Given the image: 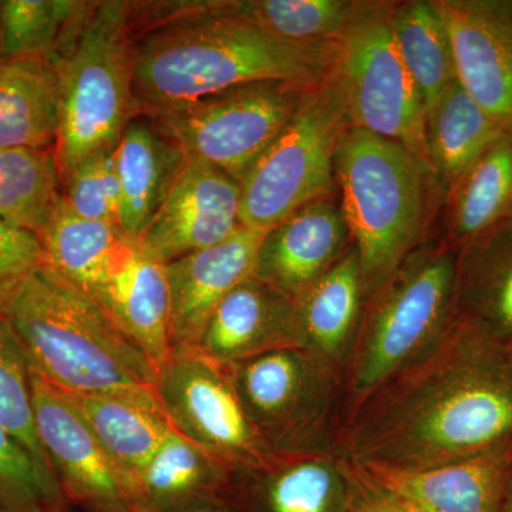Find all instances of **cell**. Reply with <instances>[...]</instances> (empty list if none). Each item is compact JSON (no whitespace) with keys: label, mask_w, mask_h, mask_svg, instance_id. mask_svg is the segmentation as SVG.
Segmentation results:
<instances>
[{"label":"cell","mask_w":512,"mask_h":512,"mask_svg":"<svg viewBox=\"0 0 512 512\" xmlns=\"http://www.w3.org/2000/svg\"><path fill=\"white\" fill-rule=\"evenodd\" d=\"M510 446V348L457 311L429 348L355 404L343 434L349 463L403 470Z\"/></svg>","instance_id":"1"},{"label":"cell","mask_w":512,"mask_h":512,"mask_svg":"<svg viewBox=\"0 0 512 512\" xmlns=\"http://www.w3.org/2000/svg\"><path fill=\"white\" fill-rule=\"evenodd\" d=\"M133 96L157 116L256 82L315 87L332 73L338 43L299 45L266 32L238 2H133Z\"/></svg>","instance_id":"2"},{"label":"cell","mask_w":512,"mask_h":512,"mask_svg":"<svg viewBox=\"0 0 512 512\" xmlns=\"http://www.w3.org/2000/svg\"><path fill=\"white\" fill-rule=\"evenodd\" d=\"M30 369L67 394L154 392L157 370L97 303L40 269L0 313Z\"/></svg>","instance_id":"3"},{"label":"cell","mask_w":512,"mask_h":512,"mask_svg":"<svg viewBox=\"0 0 512 512\" xmlns=\"http://www.w3.org/2000/svg\"><path fill=\"white\" fill-rule=\"evenodd\" d=\"M335 175L367 298L426 241L434 187L441 188L402 144L355 127L340 143Z\"/></svg>","instance_id":"4"},{"label":"cell","mask_w":512,"mask_h":512,"mask_svg":"<svg viewBox=\"0 0 512 512\" xmlns=\"http://www.w3.org/2000/svg\"><path fill=\"white\" fill-rule=\"evenodd\" d=\"M457 256L443 239H426L367 296L350 349L356 403L429 348L456 315Z\"/></svg>","instance_id":"5"},{"label":"cell","mask_w":512,"mask_h":512,"mask_svg":"<svg viewBox=\"0 0 512 512\" xmlns=\"http://www.w3.org/2000/svg\"><path fill=\"white\" fill-rule=\"evenodd\" d=\"M131 2H93L73 45L53 66L59 82L60 177L111 150L137 116L133 96Z\"/></svg>","instance_id":"6"},{"label":"cell","mask_w":512,"mask_h":512,"mask_svg":"<svg viewBox=\"0 0 512 512\" xmlns=\"http://www.w3.org/2000/svg\"><path fill=\"white\" fill-rule=\"evenodd\" d=\"M350 127L330 73L241 181V225L268 231L303 205L333 198L336 154Z\"/></svg>","instance_id":"7"},{"label":"cell","mask_w":512,"mask_h":512,"mask_svg":"<svg viewBox=\"0 0 512 512\" xmlns=\"http://www.w3.org/2000/svg\"><path fill=\"white\" fill-rule=\"evenodd\" d=\"M392 2H362L338 43L332 77L350 126L396 141L431 167L427 113L390 23Z\"/></svg>","instance_id":"8"},{"label":"cell","mask_w":512,"mask_h":512,"mask_svg":"<svg viewBox=\"0 0 512 512\" xmlns=\"http://www.w3.org/2000/svg\"><path fill=\"white\" fill-rule=\"evenodd\" d=\"M315 87L249 83L148 117L185 156L214 165L241 184Z\"/></svg>","instance_id":"9"},{"label":"cell","mask_w":512,"mask_h":512,"mask_svg":"<svg viewBox=\"0 0 512 512\" xmlns=\"http://www.w3.org/2000/svg\"><path fill=\"white\" fill-rule=\"evenodd\" d=\"M171 429L231 470L265 471L279 460L256 433L228 366L198 349L177 350L154 384Z\"/></svg>","instance_id":"10"},{"label":"cell","mask_w":512,"mask_h":512,"mask_svg":"<svg viewBox=\"0 0 512 512\" xmlns=\"http://www.w3.org/2000/svg\"><path fill=\"white\" fill-rule=\"evenodd\" d=\"M228 367L265 446L278 457L302 454L325 419L332 366L308 348H292Z\"/></svg>","instance_id":"11"},{"label":"cell","mask_w":512,"mask_h":512,"mask_svg":"<svg viewBox=\"0 0 512 512\" xmlns=\"http://www.w3.org/2000/svg\"><path fill=\"white\" fill-rule=\"evenodd\" d=\"M32 387L37 437L64 498L87 512H138L126 474L73 404L35 372Z\"/></svg>","instance_id":"12"},{"label":"cell","mask_w":512,"mask_h":512,"mask_svg":"<svg viewBox=\"0 0 512 512\" xmlns=\"http://www.w3.org/2000/svg\"><path fill=\"white\" fill-rule=\"evenodd\" d=\"M239 227L241 184L220 168L187 157L138 242L167 265L221 244Z\"/></svg>","instance_id":"13"},{"label":"cell","mask_w":512,"mask_h":512,"mask_svg":"<svg viewBox=\"0 0 512 512\" xmlns=\"http://www.w3.org/2000/svg\"><path fill=\"white\" fill-rule=\"evenodd\" d=\"M433 2L450 37L457 82L512 131V2Z\"/></svg>","instance_id":"14"},{"label":"cell","mask_w":512,"mask_h":512,"mask_svg":"<svg viewBox=\"0 0 512 512\" xmlns=\"http://www.w3.org/2000/svg\"><path fill=\"white\" fill-rule=\"evenodd\" d=\"M266 231L241 225L221 244L167 264L171 353L197 349L211 316L229 292L254 275Z\"/></svg>","instance_id":"15"},{"label":"cell","mask_w":512,"mask_h":512,"mask_svg":"<svg viewBox=\"0 0 512 512\" xmlns=\"http://www.w3.org/2000/svg\"><path fill=\"white\" fill-rule=\"evenodd\" d=\"M349 464L370 483L424 512H501L512 488V446L413 470Z\"/></svg>","instance_id":"16"},{"label":"cell","mask_w":512,"mask_h":512,"mask_svg":"<svg viewBox=\"0 0 512 512\" xmlns=\"http://www.w3.org/2000/svg\"><path fill=\"white\" fill-rule=\"evenodd\" d=\"M353 247L340 205L309 202L265 232L254 275L295 299Z\"/></svg>","instance_id":"17"},{"label":"cell","mask_w":512,"mask_h":512,"mask_svg":"<svg viewBox=\"0 0 512 512\" xmlns=\"http://www.w3.org/2000/svg\"><path fill=\"white\" fill-rule=\"evenodd\" d=\"M306 348L295 302L255 275L235 286L215 309L198 350L224 366Z\"/></svg>","instance_id":"18"},{"label":"cell","mask_w":512,"mask_h":512,"mask_svg":"<svg viewBox=\"0 0 512 512\" xmlns=\"http://www.w3.org/2000/svg\"><path fill=\"white\" fill-rule=\"evenodd\" d=\"M94 303L147 356L163 365L171 355V293L167 266L134 239Z\"/></svg>","instance_id":"19"},{"label":"cell","mask_w":512,"mask_h":512,"mask_svg":"<svg viewBox=\"0 0 512 512\" xmlns=\"http://www.w3.org/2000/svg\"><path fill=\"white\" fill-rule=\"evenodd\" d=\"M114 156L120 183V227L138 241L173 187L187 156L144 114L128 121Z\"/></svg>","instance_id":"20"},{"label":"cell","mask_w":512,"mask_h":512,"mask_svg":"<svg viewBox=\"0 0 512 512\" xmlns=\"http://www.w3.org/2000/svg\"><path fill=\"white\" fill-rule=\"evenodd\" d=\"M63 394L126 474L133 491L134 477L173 430L156 393Z\"/></svg>","instance_id":"21"},{"label":"cell","mask_w":512,"mask_h":512,"mask_svg":"<svg viewBox=\"0 0 512 512\" xmlns=\"http://www.w3.org/2000/svg\"><path fill=\"white\" fill-rule=\"evenodd\" d=\"M39 239L43 269L93 302L134 241L117 225L77 217L62 195Z\"/></svg>","instance_id":"22"},{"label":"cell","mask_w":512,"mask_h":512,"mask_svg":"<svg viewBox=\"0 0 512 512\" xmlns=\"http://www.w3.org/2000/svg\"><path fill=\"white\" fill-rule=\"evenodd\" d=\"M229 470L171 430L133 480L138 512H205Z\"/></svg>","instance_id":"23"},{"label":"cell","mask_w":512,"mask_h":512,"mask_svg":"<svg viewBox=\"0 0 512 512\" xmlns=\"http://www.w3.org/2000/svg\"><path fill=\"white\" fill-rule=\"evenodd\" d=\"M365 299L359 255L352 247L293 299L306 348L330 366L343 360L353 346Z\"/></svg>","instance_id":"24"},{"label":"cell","mask_w":512,"mask_h":512,"mask_svg":"<svg viewBox=\"0 0 512 512\" xmlns=\"http://www.w3.org/2000/svg\"><path fill=\"white\" fill-rule=\"evenodd\" d=\"M457 251V312L512 345V221Z\"/></svg>","instance_id":"25"},{"label":"cell","mask_w":512,"mask_h":512,"mask_svg":"<svg viewBox=\"0 0 512 512\" xmlns=\"http://www.w3.org/2000/svg\"><path fill=\"white\" fill-rule=\"evenodd\" d=\"M59 82L46 59L0 60V148L55 150Z\"/></svg>","instance_id":"26"},{"label":"cell","mask_w":512,"mask_h":512,"mask_svg":"<svg viewBox=\"0 0 512 512\" xmlns=\"http://www.w3.org/2000/svg\"><path fill=\"white\" fill-rule=\"evenodd\" d=\"M450 247L460 249L512 221V131L480 157L444 197Z\"/></svg>","instance_id":"27"},{"label":"cell","mask_w":512,"mask_h":512,"mask_svg":"<svg viewBox=\"0 0 512 512\" xmlns=\"http://www.w3.org/2000/svg\"><path fill=\"white\" fill-rule=\"evenodd\" d=\"M456 82L427 119L431 167L443 197L507 133Z\"/></svg>","instance_id":"28"},{"label":"cell","mask_w":512,"mask_h":512,"mask_svg":"<svg viewBox=\"0 0 512 512\" xmlns=\"http://www.w3.org/2000/svg\"><path fill=\"white\" fill-rule=\"evenodd\" d=\"M390 23L400 55L419 89L429 119L447 90L457 82L446 25L433 0L392 2Z\"/></svg>","instance_id":"29"},{"label":"cell","mask_w":512,"mask_h":512,"mask_svg":"<svg viewBox=\"0 0 512 512\" xmlns=\"http://www.w3.org/2000/svg\"><path fill=\"white\" fill-rule=\"evenodd\" d=\"M93 2L3 0L0 2V60L55 62L82 29Z\"/></svg>","instance_id":"30"},{"label":"cell","mask_w":512,"mask_h":512,"mask_svg":"<svg viewBox=\"0 0 512 512\" xmlns=\"http://www.w3.org/2000/svg\"><path fill=\"white\" fill-rule=\"evenodd\" d=\"M60 195L55 150L0 148V220L39 237Z\"/></svg>","instance_id":"31"},{"label":"cell","mask_w":512,"mask_h":512,"mask_svg":"<svg viewBox=\"0 0 512 512\" xmlns=\"http://www.w3.org/2000/svg\"><path fill=\"white\" fill-rule=\"evenodd\" d=\"M359 0H249L239 12L286 42L338 43L355 19Z\"/></svg>","instance_id":"32"},{"label":"cell","mask_w":512,"mask_h":512,"mask_svg":"<svg viewBox=\"0 0 512 512\" xmlns=\"http://www.w3.org/2000/svg\"><path fill=\"white\" fill-rule=\"evenodd\" d=\"M32 375L19 340L8 320L0 316V424L43 470L55 477L36 433Z\"/></svg>","instance_id":"33"},{"label":"cell","mask_w":512,"mask_h":512,"mask_svg":"<svg viewBox=\"0 0 512 512\" xmlns=\"http://www.w3.org/2000/svg\"><path fill=\"white\" fill-rule=\"evenodd\" d=\"M301 454L279 458L265 470L272 512H330L343 480L342 464Z\"/></svg>","instance_id":"34"},{"label":"cell","mask_w":512,"mask_h":512,"mask_svg":"<svg viewBox=\"0 0 512 512\" xmlns=\"http://www.w3.org/2000/svg\"><path fill=\"white\" fill-rule=\"evenodd\" d=\"M0 500L12 512H60L66 498L52 474L0 424Z\"/></svg>","instance_id":"35"},{"label":"cell","mask_w":512,"mask_h":512,"mask_svg":"<svg viewBox=\"0 0 512 512\" xmlns=\"http://www.w3.org/2000/svg\"><path fill=\"white\" fill-rule=\"evenodd\" d=\"M114 148L86 158L64 175L62 201L77 217L120 227V183Z\"/></svg>","instance_id":"36"},{"label":"cell","mask_w":512,"mask_h":512,"mask_svg":"<svg viewBox=\"0 0 512 512\" xmlns=\"http://www.w3.org/2000/svg\"><path fill=\"white\" fill-rule=\"evenodd\" d=\"M43 268V249L33 232L0 220V313Z\"/></svg>","instance_id":"37"},{"label":"cell","mask_w":512,"mask_h":512,"mask_svg":"<svg viewBox=\"0 0 512 512\" xmlns=\"http://www.w3.org/2000/svg\"><path fill=\"white\" fill-rule=\"evenodd\" d=\"M342 468L352 504L350 512H424L409 501L370 483L348 461H342Z\"/></svg>","instance_id":"38"},{"label":"cell","mask_w":512,"mask_h":512,"mask_svg":"<svg viewBox=\"0 0 512 512\" xmlns=\"http://www.w3.org/2000/svg\"><path fill=\"white\" fill-rule=\"evenodd\" d=\"M501 512H512V488L510 494H508L507 501H505L503 511Z\"/></svg>","instance_id":"39"},{"label":"cell","mask_w":512,"mask_h":512,"mask_svg":"<svg viewBox=\"0 0 512 512\" xmlns=\"http://www.w3.org/2000/svg\"><path fill=\"white\" fill-rule=\"evenodd\" d=\"M0 512H12L9 510L8 505L3 503L2 500H0Z\"/></svg>","instance_id":"40"},{"label":"cell","mask_w":512,"mask_h":512,"mask_svg":"<svg viewBox=\"0 0 512 512\" xmlns=\"http://www.w3.org/2000/svg\"><path fill=\"white\" fill-rule=\"evenodd\" d=\"M508 348H510V355H511V359H512V345L508 346Z\"/></svg>","instance_id":"41"},{"label":"cell","mask_w":512,"mask_h":512,"mask_svg":"<svg viewBox=\"0 0 512 512\" xmlns=\"http://www.w3.org/2000/svg\"><path fill=\"white\" fill-rule=\"evenodd\" d=\"M205 512H220V511H211V510H208V511H205Z\"/></svg>","instance_id":"42"}]
</instances>
